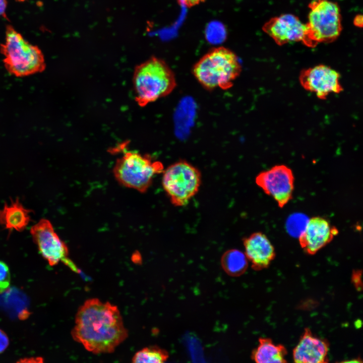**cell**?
<instances>
[{
	"instance_id": "6da1fadb",
	"label": "cell",
	"mask_w": 363,
	"mask_h": 363,
	"mask_svg": "<svg viewBox=\"0 0 363 363\" xmlns=\"http://www.w3.org/2000/svg\"><path fill=\"white\" fill-rule=\"evenodd\" d=\"M72 335L88 351L98 354L113 352L128 332L116 306L94 298L78 309Z\"/></svg>"
},
{
	"instance_id": "7a4b0ae2",
	"label": "cell",
	"mask_w": 363,
	"mask_h": 363,
	"mask_svg": "<svg viewBox=\"0 0 363 363\" xmlns=\"http://www.w3.org/2000/svg\"><path fill=\"white\" fill-rule=\"evenodd\" d=\"M241 65L236 54L230 49L218 46L210 49L194 65L192 73L205 89L227 90L240 75Z\"/></svg>"
},
{
	"instance_id": "3957f363",
	"label": "cell",
	"mask_w": 363,
	"mask_h": 363,
	"mask_svg": "<svg viewBox=\"0 0 363 363\" xmlns=\"http://www.w3.org/2000/svg\"><path fill=\"white\" fill-rule=\"evenodd\" d=\"M133 84L136 102L144 107L170 94L176 86L174 72L166 63L152 56L135 68Z\"/></svg>"
},
{
	"instance_id": "277c9868",
	"label": "cell",
	"mask_w": 363,
	"mask_h": 363,
	"mask_svg": "<svg viewBox=\"0 0 363 363\" xmlns=\"http://www.w3.org/2000/svg\"><path fill=\"white\" fill-rule=\"evenodd\" d=\"M0 51L5 68L16 77L32 75L45 69L44 55L39 48L28 42L11 25L6 27L5 41L1 44Z\"/></svg>"
},
{
	"instance_id": "5b68a950",
	"label": "cell",
	"mask_w": 363,
	"mask_h": 363,
	"mask_svg": "<svg viewBox=\"0 0 363 363\" xmlns=\"http://www.w3.org/2000/svg\"><path fill=\"white\" fill-rule=\"evenodd\" d=\"M163 170L161 162L153 160L149 154L133 151L126 152L117 159L113 168L114 176L120 185L141 193L146 192L153 177Z\"/></svg>"
},
{
	"instance_id": "8992f818",
	"label": "cell",
	"mask_w": 363,
	"mask_h": 363,
	"mask_svg": "<svg viewBox=\"0 0 363 363\" xmlns=\"http://www.w3.org/2000/svg\"><path fill=\"white\" fill-rule=\"evenodd\" d=\"M306 40L310 47L320 43L335 40L342 29L340 9L338 4L331 0H311L309 4Z\"/></svg>"
},
{
	"instance_id": "52a82bcc",
	"label": "cell",
	"mask_w": 363,
	"mask_h": 363,
	"mask_svg": "<svg viewBox=\"0 0 363 363\" xmlns=\"http://www.w3.org/2000/svg\"><path fill=\"white\" fill-rule=\"evenodd\" d=\"M162 173V187L174 206L187 205L199 191L201 171L189 162L184 160L175 162Z\"/></svg>"
},
{
	"instance_id": "ba28073f",
	"label": "cell",
	"mask_w": 363,
	"mask_h": 363,
	"mask_svg": "<svg viewBox=\"0 0 363 363\" xmlns=\"http://www.w3.org/2000/svg\"><path fill=\"white\" fill-rule=\"evenodd\" d=\"M30 233L43 257L50 266L62 262L74 271L78 272L76 265L68 258V249L47 219H41L31 227Z\"/></svg>"
},
{
	"instance_id": "9c48e42d",
	"label": "cell",
	"mask_w": 363,
	"mask_h": 363,
	"mask_svg": "<svg viewBox=\"0 0 363 363\" xmlns=\"http://www.w3.org/2000/svg\"><path fill=\"white\" fill-rule=\"evenodd\" d=\"M294 181L292 170L283 164L276 165L261 171L255 178L257 185L272 197L280 208L292 198Z\"/></svg>"
},
{
	"instance_id": "30bf717a",
	"label": "cell",
	"mask_w": 363,
	"mask_h": 363,
	"mask_svg": "<svg viewBox=\"0 0 363 363\" xmlns=\"http://www.w3.org/2000/svg\"><path fill=\"white\" fill-rule=\"evenodd\" d=\"M299 80L305 89L314 93L321 99L326 98L330 94L339 93L343 90L339 74L324 65L303 70L299 75Z\"/></svg>"
},
{
	"instance_id": "8fae6325",
	"label": "cell",
	"mask_w": 363,
	"mask_h": 363,
	"mask_svg": "<svg viewBox=\"0 0 363 363\" xmlns=\"http://www.w3.org/2000/svg\"><path fill=\"white\" fill-rule=\"evenodd\" d=\"M263 31L279 45L306 40L307 27L299 18L292 14H283L271 18L262 27Z\"/></svg>"
},
{
	"instance_id": "7c38bea8",
	"label": "cell",
	"mask_w": 363,
	"mask_h": 363,
	"mask_svg": "<svg viewBox=\"0 0 363 363\" xmlns=\"http://www.w3.org/2000/svg\"><path fill=\"white\" fill-rule=\"evenodd\" d=\"M338 233V229L327 219L315 216L308 220L298 236L299 243L306 253L314 255L330 243Z\"/></svg>"
},
{
	"instance_id": "4fadbf2b",
	"label": "cell",
	"mask_w": 363,
	"mask_h": 363,
	"mask_svg": "<svg viewBox=\"0 0 363 363\" xmlns=\"http://www.w3.org/2000/svg\"><path fill=\"white\" fill-rule=\"evenodd\" d=\"M329 344L306 328L292 351L294 363H328Z\"/></svg>"
},
{
	"instance_id": "5bb4252c",
	"label": "cell",
	"mask_w": 363,
	"mask_h": 363,
	"mask_svg": "<svg viewBox=\"0 0 363 363\" xmlns=\"http://www.w3.org/2000/svg\"><path fill=\"white\" fill-rule=\"evenodd\" d=\"M245 254L255 270L269 266L274 259L275 249L267 236L261 232H255L243 238Z\"/></svg>"
},
{
	"instance_id": "9a60e30c",
	"label": "cell",
	"mask_w": 363,
	"mask_h": 363,
	"mask_svg": "<svg viewBox=\"0 0 363 363\" xmlns=\"http://www.w3.org/2000/svg\"><path fill=\"white\" fill-rule=\"evenodd\" d=\"M32 212L23 205L19 198L12 200L0 210V224L9 230L22 231L31 221Z\"/></svg>"
},
{
	"instance_id": "2e32d148",
	"label": "cell",
	"mask_w": 363,
	"mask_h": 363,
	"mask_svg": "<svg viewBox=\"0 0 363 363\" xmlns=\"http://www.w3.org/2000/svg\"><path fill=\"white\" fill-rule=\"evenodd\" d=\"M287 353L283 345L262 337L259 338L258 346L252 351V357L255 363H287Z\"/></svg>"
},
{
	"instance_id": "e0dca14e",
	"label": "cell",
	"mask_w": 363,
	"mask_h": 363,
	"mask_svg": "<svg viewBox=\"0 0 363 363\" xmlns=\"http://www.w3.org/2000/svg\"><path fill=\"white\" fill-rule=\"evenodd\" d=\"M221 265L224 271L228 275L238 277L246 271L248 260L244 253L237 249L225 251L221 258Z\"/></svg>"
},
{
	"instance_id": "ac0fdd59",
	"label": "cell",
	"mask_w": 363,
	"mask_h": 363,
	"mask_svg": "<svg viewBox=\"0 0 363 363\" xmlns=\"http://www.w3.org/2000/svg\"><path fill=\"white\" fill-rule=\"evenodd\" d=\"M167 352L158 346L143 348L134 355L131 363H165Z\"/></svg>"
},
{
	"instance_id": "d6986e66",
	"label": "cell",
	"mask_w": 363,
	"mask_h": 363,
	"mask_svg": "<svg viewBox=\"0 0 363 363\" xmlns=\"http://www.w3.org/2000/svg\"><path fill=\"white\" fill-rule=\"evenodd\" d=\"M308 220L303 217V215H294L289 219V221L288 222L287 229L291 234L298 235L299 236L303 231V229L298 225L305 229Z\"/></svg>"
},
{
	"instance_id": "ffe728a7",
	"label": "cell",
	"mask_w": 363,
	"mask_h": 363,
	"mask_svg": "<svg viewBox=\"0 0 363 363\" xmlns=\"http://www.w3.org/2000/svg\"><path fill=\"white\" fill-rule=\"evenodd\" d=\"M10 273L8 266L0 261V293L6 291L10 286Z\"/></svg>"
},
{
	"instance_id": "44dd1931",
	"label": "cell",
	"mask_w": 363,
	"mask_h": 363,
	"mask_svg": "<svg viewBox=\"0 0 363 363\" xmlns=\"http://www.w3.org/2000/svg\"><path fill=\"white\" fill-rule=\"evenodd\" d=\"M179 4L186 8H190L204 3L206 0H176Z\"/></svg>"
},
{
	"instance_id": "7402d4cb",
	"label": "cell",
	"mask_w": 363,
	"mask_h": 363,
	"mask_svg": "<svg viewBox=\"0 0 363 363\" xmlns=\"http://www.w3.org/2000/svg\"><path fill=\"white\" fill-rule=\"evenodd\" d=\"M9 345V339L5 332L0 329V353L4 351Z\"/></svg>"
},
{
	"instance_id": "603a6c76",
	"label": "cell",
	"mask_w": 363,
	"mask_h": 363,
	"mask_svg": "<svg viewBox=\"0 0 363 363\" xmlns=\"http://www.w3.org/2000/svg\"><path fill=\"white\" fill-rule=\"evenodd\" d=\"M16 363H44V362L42 358L37 357L22 359Z\"/></svg>"
},
{
	"instance_id": "cb8c5ba5",
	"label": "cell",
	"mask_w": 363,
	"mask_h": 363,
	"mask_svg": "<svg viewBox=\"0 0 363 363\" xmlns=\"http://www.w3.org/2000/svg\"><path fill=\"white\" fill-rule=\"evenodd\" d=\"M360 275L361 274H359V271H355L354 273L352 274V277L353 283H354L356 288H359V289L360 287L359 286L361 284Z\"/></svg>"
},
{
	"instance_id": "d4e9b609",
	"label": "cell",
	"mask_w": 363,
	"mask_h": 363,
	"mask_svg": "<svg viewBox=\"0 0 363 363\" xmlns=\"http://www.w3.org/2000/svg\"><path fill=\"white\" fill-rule=\"evenodd\" d=\"M353 24L357 27H362V16L361 15H357L354 17L353 20Z\"/></svg>"
},
{
	"instance_id": "484cf974",
	"label": "cell",
	"mask_w": 363,
	"mask_h": 363,
	"mask_svg": "<svg viewBox=\"0 0 363 363\" xmlns=\"http://www.w3.org/2000/svg\"><path fill=\"white\" fill-rule=\"evenodd\" d=\"M7 3L6 0H0V16H6Z\"/></svg>"
},
{
	"instance_id": "4316f807",
	"label": "cell",
	"mask_w": 363,
	"mask_h": 363,
	"mask_svg": "<svg viewBox=\"0 0 363 363\" xmlns=\"http://www.w3.org/2000/svg\"><path fill=\"white\" fill-rule=\"evenodd\" d=\"M336 363H362L361 360L358 358H354L350 360H344L340 362H338Z\"/></svg>"
}]
</instances>
